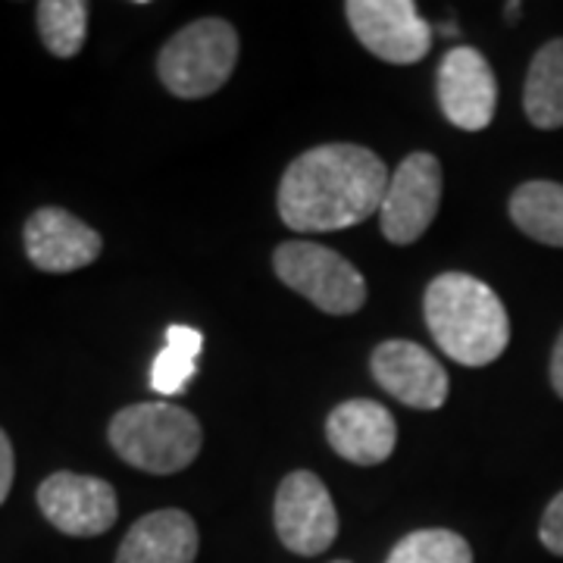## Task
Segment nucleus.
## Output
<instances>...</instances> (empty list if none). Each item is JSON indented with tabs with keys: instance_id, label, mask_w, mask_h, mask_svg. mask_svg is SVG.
Segmentation results:
<instances>
[{
	"instance_id": "1",
	"label": "nucleus",
	"mask_w": 563,
	"mask_h": 563,
	"mask_svg": "<svg viewBox=\"0 0 563 563\" xmlns=\"http://www.w3.org/2000/svg\"><path fill=\"white\" fill-rule=\"evenodd\" d=\"M385 163L361 144H320L285 169L282 222L295 232H339L379 213L388 188Z\"/></svg>"
},
{
	"instance_id": "2",
	"label": "nucleus",
	"mask_w": 563,
	"mask_h": 563,
	"mask_svg": "<svg viewBox=\"0 0 563 563\" xmlns=\"http://www.w3.org/2000/svg\"><path fill=\"white\" fill-rule=\"evenodd\" d=\"M426 325L435 344L461 366H488L510 342V320L495 288L470 273H442L429 282Z\"/></svg>"
},
{
	"instance_id": "3",
	"label": "nucleus",
	"mask_w": 563,
	"mask_h": 563,
	"mask_svg": "<svg viewBox=\"0 0 563 563\" xmlns=\"http://www.w3.org/2000/svg\"><path fill=\"white\" fill-rule=\"evenodd\" d=\"M110 444L135 470L169 476L201 454L203 429L195 413L163 401L132 404L110 420Z\"/></svg>"
},
{
	"instance_id": "4",
	"label": "nucleus",
	"mask_w": 563,
	"mask_h": 563,
	"mask_svg": "<svg viewBox=\"0 0 563 563\" xmlns=\"http://www.w3.org/2000/svg\"><path fill=\"white\" fill-rule=\"evenodd\" d=\"M239 60V35L225 20L188 22L181 32L163 44L157 57V73L169 95L195 101L217 95Z\"/></svg>"
},
{
	"instance_id": "5",
	"label": "nucleus",
	"mask_w": 563,
	"mask_h": 563,
	"mask_svg": "<svg viewBox=\"0 0 563 563\" xmlns=\"http://www.w3.org/2000/svg\"><path fill=\"white\" fill-rule=\"evenodd\" d=\"M273 266L291 291L317 303L322 313L347 317L366 303V279L361 269L332 247L317 242H285L279 244Z\"/></svg>"
},
{
	"instance_id": "6",
	"label": "nucleus",
	"mask_w": 563,
	"mask_h": 563,
	"mask_svg": "<svg viewBox=\"0 0 563 563\" xmlns=\"http://www.w3.org/2000/svg\"><path fill=\"white\" fill-rule=\"evenodd\" d=\"M344 16L363 47L385 63L410 66L432 47V29L413 0H351Z\"/></svg>"
},
{
	"instance_id": "7",
	"label": "nucleus",
	"mask_w": 563,
	"mask_h": 563,
	"mask_svg": "<svg viewBox=\"0 0 563 563\" xmlns=\"http://www.w3.org/2000/svg\"><path fill=\"white\" fill-rule=\"evenodd\" d=\"M273 520L282 544L301 558H317L339 536V514L332 495L310 470H295L282 479Z\"/></svg>"
},
{
	"instance_id": "8",
	"label": "nucleus",
	"mask_w": 563,
	"mask_h": 563,
	"mask_svg": "<svg viewBox=\"0 0 563 563\" xmlns=\"http://www.w3.org/2000/svg\"><path fill=\"white\" fill-rule=\"evenodd\" d=\"M442 203V163L432 154H410L385 188L383 235L391 244H413L426 235Z\"/></svg>"
},
{
	"instance_id": "9",
	"label": "nucleus",
	"mask_w": 563,
	"mask_h": 563,
	"mask_svg": "<svg viewBox=\"0 0 563 563\" xmlns=\"http://www.w3.org/2000/svg\"><path fill=\"white\" fill-rule=\"evenodd\" d=\"M38 507L44 520L73 539H95L110 532L120 517V501L113 485L98 476L54 473L38 485Z\"/></svg>"
},
{
	"instance_id": "10",
	"label": "nucleus",
	"mask_w": 563,
	"mask_h": 563,
	"mask_svg": "<svg viewBox=\"0 0 563 563\" xmlns=\"http://www.w3.org/2000/svg\"><path fill=\"white\" fill-rule=\"evenodd\" d=\"M439 103L444 120L463 132H483L495 120L498 81L476 47H454L439 66Z\"/></svg>"
},
{
	"instance_id": "11",
	"label": "nucleus",
	"mask_w": 563,
	"mask_h": 563,
	"mask_svg": "<svg viewBox=\"0 0 563 563\" xmlns=\"http://www.w3.org/2000/svg\"><path fill=\"white\" fill-rule=\"evenodd\" d=\"M25 254L44 273H76L101 257L103 239L63 207H41L25 222Z\"/></svg>"
},
{
	"instance_id": "12",
	"label": "nucleus",
	"mask_w": 563,
	"mask_h": 563,
	"mask_svg": "<svg viewBox=\"0 0 563 563\" xmlns=\"http://www.w3.org/2000/svg\"><path fill=\"white\" fill-rule=\"evenodd\" d=\"M369 366L376 383L413 410H439L448 401V373L420 344L404 339L383 342L373 351Z\"/></svg>"
},
{
	"instance_id": "13",
	"label": "nucleus",
	"mask_w": 563,
	"mask_h": 563,
	"mask_svg": "<svg viewBox=\"0 0 563 563\" xmlns=\"http://www.w3.org/2000/svg\"><path fill=\"white\" fill-rule=\"evenodd\" d=\"M325 435H329L332 451L347 463L376 466L391 457V451L398 444V426L383 404L369 401V398H354V401L339 404L329 413Z\"/></svg>"
},
{
	"instance_id": "14",
	"label": "nucleus",
	"mask_w": 563,
	"mask_h": 563,
	"mask_svg": "<svg viewBox=\"0 0 563 563\" xmlns=\"http://www.w3.org/2000/svg\"><path fill=\"white\" fill-rule=\"evenodd\" d=\"M198 526L185 510H154L122 539L117 563H195Z\"/></svg>"
},
{
	"instance_id": "15",
	"label": "nucleus",
	"mask_w": 563,
	"mask_h": 563,
	"mask_svg": "<svg viewBox=\"0 0 563 563\" xmlns=\"http://www.w3.org/2000/svg\"><path fill=\"white\" fill-rule=\"evenodd\" d=\"M523 107L536 129L563 125V38L548 41L529 63Z\"/></svg>"
},
{
	"instance_id": "16",
	"label": "nucleus",
	"mask_w": 563,
	"mask_h": 563,
	"mask_svg": "<svg viewBox=\"0 0 563 563\" xmlns=\"http://www.w3.org/2000/svg\"><path fill=\"white\" fill-rule=\"evenodd\" d=\"M510 220L536 242L563 247V185L526 181L510 198Z\"/></svg>"
},
{
	"instance_id": "17",
	"label": "nucleus",
	"mask_w": 563,
	"mask_h": 563,
	"mask_svg": "<svg viewBox=\"0 0 563 563\" xmlns=\"http://www.w3.org/2000/svg\"><path fill=\"white\" fill-rule=\"evenodd\" d=\"M203 351V335L191 325H169L166 347L154 357L151 385L166 398L188 391V383L198 376V354Z\"/></svg>"
},
{
	"instance_id": "18",
	"label": "nucleus",
	"mask_w": 563,
	"mask_h": 563,
	"mask_svg": "<svg viewBox=\"0 0 563 563\" xmlns=\"http://www.w3.org/2000/svg\"><path fill=\"white\" fill-rule=\"evenodd\" d=\"M35 13H38L44 47L60 60H73L85 47V35H88V3L85 0H41Z\"/></svg>"
},
{
	"instance_id": "19",
	"label": "nucleus",
	"mask_w": 563,
	"mask_h": 563,
	"mask_svg": "<svg viewBox=\"0 0 563 563\" xmlns=\"http://www.w3.org/2000/svg\"><path fill=\"white\" fill-rule=\"evenodd\" d=\"M385 563H473V548L451 529H420L404 536Z\"/></svg>"
},
{
	"instance_id": "20",
	"label": "nucleus",
	"mask_w": 563,
	"mask_h": 563,
	"mask_svg": "<svg viewBox=\"0 0 563 563\" xmlns=\"http://www.w3.org/2000/svg\"><path fill=\"white\" fill-rule=\"evenodd\" d=\"M539 539H542V544L551 554L563 558V492L544 507L542 526H539Z\"/></svg>"
},
{
	"instance_id": "21",
	"label": "nucleus",
	"mask_w": 563,
	"mask_h": 563,
	"mask_svg": "<svg viewBox=\"0 0 563 563\" xmlns=\"http://www.w3.org/2000/svg\"><path fill=\"white\" fill-rule=\"evenodd\" d=\"M13 473H16L13 444L7 439V432L0 429V504L7 501V495H10V488H13Z\"/></svg>"
},
{
	"instance_id": "22",
	"label": "nucleus",
	"mask_w": 563,
	"mask_h": 563,
	"mask_svg": "<svg viewBox=\"0 0 563 563\" xmlns=\"http://www.w3.org/2000/svg\"><path fill=\"white\" fill-rule=\"evenodd\" d=\"M551 385H554V391L563 398V332L558 344H554V354H551Z\"/></svg>"
},
{
	"instance_id": "23",
	"label": "nucleus",
	"mask_w": 563,
	"mask_h": 563,
	"mask_svg": "<svg viewBox=\"0 0 563 563\" xmlns=\"http://www.w3.org/2000/svg\"><path fill=\"white\" fill-rule=\"evenodd\" d=\"M517 13H520V3H510V7H507V16L517 20Z\"/></svg>"
},
{
	"instance_id": "24",
	"label": "nucleus",
	"mask_w": 563,
	"mask_h": 563,
	"mask_svg": "<svg viewBox=\"0 0 563 563\" xmlns=\"http://www.w3.org/2000/svg\"><path fill=\"white\" fill-rule=\"evenodd\" d=\"M335 563H347V561H335Z\"/></svg>"
}]
</instances>
